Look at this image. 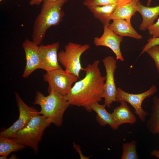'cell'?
<instances>
[{
	"mask_svg": "<svg viewBox=\"0 0 159 159\" xmlns=\"http://www.w3.org/2000/svg\"><path fill=\"white\" fill-rule=\"evenodd\" d=\"M59 47L58 42L39 46L41 61L40 69L47 72L61 67L59 64L58 59L57 52Z\"/></svg>",
	"mask_w": 159,
	"mask_h": 159,
	"instance_id": "12",
	"label": "cell"
},
{
	"mask_svg": "<svg viewBox=\"0 0 159 159\" xmlns=\"http://www.w3.org/2000/svg\"><path fill=\"white\" fill-rule=\"evenodd\" d=\"M151 155L159 159V150H153L151 153Z\"/></svg>",
	"mask_w": 159,
	"mask_h": 159,
	"instance_id": "29",
	"label": "cell"
},
{
	"mask_svg": "<svg viewBox=\"0 0 159 159\" xmlns=\"http://www.w3.org/2000/svg\"><path fill=\"white\" fill-rule=\"evenodd\" d=\"M90 48L88 44L82 45L70 42L65 45L64 50L58 53V61L66 71L80 78V72L83 69L80 62V57Z\"/></svg>",
	"mask_w": 159,
	"mask_h": 159,
	"instance_id": "5",
	"label": "cell"
},
{
	"mask_svg": "<svg viewBox=\"0 0 159 159\" xmlns=\"http://www.w3.org/2000/svg\"><path fill=\"white\" fill-rule=\"evenodd\" d=\"M152 0H148L147 4V6H149L150 5V3Z\"/></svg>",
	"mask_w": 159,
	"mask_h": 159,
	"instance_id": "32",
	"label": "cell"
},
{
	"mask_svg": "<svg viewBox=\"0 0 159 159\" xmlns=\"http://www.w3.org/2000/svg\"><path fill=\"white\" fill-rule=\"evenodd\" d=\"M44 81L48 84V92L56 91L66 96L70 92L72 85L79 78L62 67L46 72L43 75Z\"/></svg>",
	"mask_w": 159,
	"mask_h": 159,
	"instance_id": "6",
	"label": "cell"
},
{
	"mask_svg": "<svg viewBox=\"0 0 159 159\" xmlns=\"http://www.w3.org/2000/svg\"><path fill=\"white\" fill-rule=\"evenodd\" d=\"M108 27L117 35L121 37H129L140 39L142 36L139 34L131 25V22L125 19H115Z\"/></svg>",
	"mask_w": 159,
	"mask_h": 159,
	"instance_id": "13",
	"label": "cell"
},
{
	"mask_svg": "<svg viewBox=\"0 0 159 159\" xmlns=\"http://www.w3.org/2000/svg\"><path fill=\"white\" fill-rule=\"evenodd\" d=\"M137 11L140 14L143 18L139 29L141 31H145L154 23L155 20L159 16V5L150 7L143 5L140 3L139 5Z\"/></svg>",
	"mask_w": 159,
	"mask_h": 159,
	"instance_id": "15",
	"label": "cell"
},
{
	"mask_svg": "<svg viewBox=\"0 0 159 159\" xmlns=\"http://www.w3.org/2000/svg\"><path fill=\"white\" fill-rule=\"evenodd\" d=\"M117 6V3L106 5L88 7L95 17L98 19L103 25L108 26L111 16Z\"/></svg>",
	"mask_w": 159,
	"mask_h": 159,
	"instance_id": "18",
	"label": "cell"
},
{
	"mask_svg": "<svg viewBox=\"0 0 159 159\" xmlns=\"http://www.w3.org/2000/svg\"><path fill=\"white\" fill-rule=\"evenodd\" d=\"M157 45H159V37L150 38L148 40L147 43L144 47L140 55L146 52L151 47Z\"/></svg>",
	"mask_w": 159,
	"mask_h": 159,
	"instance_id": "25",
	"label": "cell"
},
{
	"mask_svg": "<svg viewBox=\"0 0 159 159\" xmlns=\"http://www.w3.org/2000/svg\"><path fill=\"white\" fill-rule=\"evenodd\" d=\"M147 29L152 38L159 37V18L155 23L149 26Z\"/></svg>",
	"mask_w": 159,
	"mask_h": 159,
	"instance_id": "24",
	"label": "cell"
},
{
	"mask_svg": "<svg viewBox=\"0 0 159 159\" xmlns=\"http://www.w3.org/2000/svg\"><path fill=\"white\" fill-rule=\"evenodd\" d=\"M103 29L102 35L100 37L94 38V44L97 46L109 48L115 55L116 60L124 61L120 49V44L123 41V37L115 34L107 25L104 26Z\"/></svg>",
	"mask_w": 159,
	"mask_h": 159,
	"instance_id": "11",
	"label": "cell"
},
{
	"mask_svg": "<svg viewBox=\"0 0 159 159\" xmlns=\"http://www.w3.org/2000/svg\"><path fill=\"white\" fill-rule=\"evenodd\" d=\"M118 6H122L126 5L133 0H115Z\"/></svg>",
	"mask_w": 159,
	"mask_h": 159,
	"instance_id": "27",
	"label": "cell"
},
{
	"mask_svg": "<svg viewBox=\"0 0 159 159\" xmlns=\"http://www.w3.org/2000/svg\"><path fill=\"white\" fill-rule=\"evenodd\" d=\"M157 87L153 85L147 91L138 94H133L126 92L120 88H117L116 99L119 102L122 100L129 103L134 109V113L136 114L143 122L145 121L147 116L149 114L144 111L142 105L144 100L153 95L157 92Z\"/></svg>",
	"mask_w": 159,
	"mask_h": 159,
	"instance_id": "8",
	"label": "cell"
},
{
	"mask_svg": "<svg viewBox=\"0 0 159 159\" xmlns=\"http://www.w3.org/2000/svg\"><path fill=\"white\" fill-rule=\"evenodd\" d=\"M152 58L159 73V45L151 47L146 52Z\"/></svg>",
	"mask_w": 159,
	"mask_h": 159,
	"instance_id": "23",
	"label": "cell"
},
{
	"mask_svg": "<svg viewBox=\"0 0 159 159\" xmlns=\"http://www.w3.org/2000/svg\"><path fill=\"white\" fill-rule=\"evenodd\" d=\"M121 159H138L139 156L137 151V142L133 140L124 143L122 146Z\"/></svg>",
	"mask_w": 159,
	"mask_h": 159,
	"instance_id": "21",
	"label": "cell"
},
{
	"mask_svg": "<svg viewBox=\"0 0 159 159\" xmlns=\"http://www.w3.org/2000/svg\"><path fill=\"white\" fill-rule=\"evenodd\" d=\"M25 146L17 143L14 139L0 136V155L6 156L11 153L23 149Z\"/></svg>",
	"mask_w": 159,
	"mask_h": 159,
	"instance_id": "20",
	"label": "cell"
},
{
	"mask_svg": "<svg viewBox=\"0 0 159 159\" xmlns=\"http://www.w3.org/2000/svg\"><path fill=\"white\" fill-rule=\"evenodd\" d=\"M10 159H15V158H17V157H16V155H12L11 156L10 158Z\"/></svg>",
	"mask_w": 159,
	"mask_h": 159,
	"instance_id": "31",
	"label": "cell"
},
{
	"mask_svg": "<svg viewBox=\"0 0 159 159\" xmlns=\"http://www.w3.org/2000/svg\"><path fill=\"white\" fill-rule=\"evenodd\" d=\"M45 0H30L29 4L31 6H38L41 3Z\"/></svg>",
	"mask_w": 159,
	"mask_h": 159,
	"instance_id": "28",
	"label": "cell"
},
{
	"mask_svg": "<svg viewBox=\"0 0 159 159\" xmlns=\"http://www.w3.org/2000/svg\"><path fill=\"white\" fill-rule=\"evenodd\" d=\"M102 62L106 72L103 97L104 104L108 107H110L113 102L117 101L116 97L117 88L114 79V73L117 67V62L114 57L111 56L105 57Z\"/></svg>",
	"mask_w": 159,
	"mask_h": 159,
	"instance_id": "9",
	"label": "cell"
},
{
	"mask_svg": "<svg viewBox=\"0 0 159 159\" xmlns=\"http://www.w3.org/2000/svg\"><path fill=\"white\" fill-rule=\"evenodd\" d=\"M15 95L19 112L18 119L9 127L1 132L0 136L14 139L18 131L26 127L34 117L39 114L34 107L27 105L17 93L15 92Z\"/></svg>",
	"mask_w": 159,
	"mask_h": 159,
	"instance_id": "7",
	"label": "cell"
},
{
	"mask_svg": "<svg viewBox=\"0 0 159 159\" xmlns=\"http://www.w3.org/2000/svg\"><path fill=\"white\" fill-rule=\"evenodd\" d=\"M140 3L139 0H133L124 5L117 6L111 16V19H125L131 22V19L137 11Z\"/></svg>",
	"mask_w": 159,
	"mask_h": 159,
	"instance_id": "16",
	"label": "cell"
},
{
	"mask_svg": "<svg viewBox=\"0 0 159 159\" xmlns=\"http://www.w3.org/2000/svg\"><path fill=\"white\" fill-rule=\"evenodd\" d=\"M22 47L26 57V63L22 77L26 78L34 71L40 69L41 61L39 46L32 41L26 39L23 42Z\"/></svg>",
	"mask_w": 159,
	"mask_h": 159,
	"instance_id": "10",
	"label": "cell"
},
{
	"mask_svg": "<svg viewBox=\"0 0 159 159\" xmlns=\"http://www.w3.org/2000/svg\"><path fill=\"white\" fill-rule=\"evenodd\" d=\"M49 93L48 95L45 96L40 91H37L33 104L40 106L39 114L47 117L56 126H60L64 114L70 105L65 96L56 91Z\"/></svg>",
	"mask_w": 159,
	"mask_h": 159,
	"instance_id": "3",
	"label": "cell"
},
{
	"mask_svg": "<svg viewBox=\"0 0 159 159\" xmlns=\"http://www.w3.org/2000/svg\"><path fill=\"white\" fill-rule=\"evenodd\" d=\"M51 123L47 117L38 114L26 127L16 132L14 139L18 143L30 147L37 154L38 144L44 130Z\"/></svg>",
	"mask_w": 159,
	"mask_h": 159,
	"instance_id": "4",
	"label": "cell"
},
{
	"mask_svg": "<svg viewBox=\"0 0 159 159\" xmlns=\"http://www.w3.org/2000/svg\"><path fill=\"white\" fill-rule=\"evenodd\" d=\"M68 0H45L43 1L40 12L34 24L32 41L39 46L48 29L59 24L64 14L62 7Z\"/></svg>",
	"mask_w": 159,
	"mask_h": 159,
	"instance_id": "2",
	"label": "cell"
},
{
	"mask_svg": "<svg viewBox=\"0 0 159 159\" xmlns=\"http://www.w3.org/2000/svg\"><path fill=\"white\" fill-rule=\"evenodd\" d=\"M153 102L152 112L146 125L152 134L159 135V98L156 96L154 97Z\"/></svg>",
	"mask_w": 159,
	"mask_h": 159,
	"instance_id": "19",
	"label": "cell"
},
{
	"mask_svg": "<svg viewBox=\"0 0 159 159\" xmlns=\"http://www.w3.org/2000/svg\"><path fill=\"white\" fill-rule=\"evenodd\" d=\"M99 64V60H96L83 68L85 77L75 82L69 93L65 96L70 105L82 107L90 112V105L101 101L104 97L106 77L102 75Z\"/></svg>",
	"mask_w": 159,
	"mask_h": 159,
	"instance_id": "1",
	"label": "cell"
},
{
	"mask_svg": "<svg viewBox=\"0 0 159 159\" xmlns=\"http://www.w3.org/2000/svg\"><path fill=\"white\" fill-rule=\"evenodd\" d=\"M106 106L104 104L100 105L96 102L92 104L90 107L92 110L97 114L96 119L100 125L104 126L108 125L113 130H117L118 127L115 124L111 113L106 109Z\"/></svg>",
	"mask_w": 159,
	"mask_h": 159,
	"instance_id": "17",
	"label": "cell"
},
{
	"mask_svg": "<svg viewBox=\"0 0 159 159\" xmlns=\"http://www.w3.org/2000/svg\"><path fill=\"white\" fill-rule=\"evenodd\" d=\"M0 159H7V156L4 155H1L0 156Z\"/></svg>",
	"mask_w": 159,
	"mask_h": 159,
	"instance_id": "30",
	"label": "cell"
},
{
	"mask_svg": "<svg viewBox=\"0 0 159 159\" xmlns=\"http://www.w3.org/2000/svg\"><path fill=\"white\" fill-rule=\"evenodd\" d=\"M3 0H0V1H2Z\"/></svg>",
	"mask_w": 159,
	"mask_h": 159,
	"instance_id": "33",
	"label": "cell"
},
{
	"mask_svg": "<svg viewBox=\"0 0 159 159\" xmlns=\"http://www.w3.org/2000/svg\"><path fill=\"white\" fill-rule=\"evenodd\" d=\"M119 106L114 109L111 114L116 125L119 127L124 123L133 124L137 121L136 117L131 112L126 102L122 100Z\"/></svg>",
	"mask_w": 159,
	"mask_h": 159,
	"instance_id": "14",
	"label": "cell"
},
{
	"mask_svg": "<svg viewBox=\"0 0 159 159\" xmlns=\"http://www.w3.org/2000/svg\"><path fill=\"white\" fill-rule=\"evenodd\" d=\"M73 146L74 148L79 153L81 159H88L91 157H87L84 156L82 154L80 147L78 145L76 144L75 143H74Z\"/></svg>",
	"mask_w": 159,
	"mask_h": 159,
	"instance_id": "26",
	"label": "cell"
},
{
	"mask_svg": "<svg viewBox=\"0 0 159 159\" xmlns=\"http://www.w3.org/2000/svg\"><path fill=\"white\" fill-rule=\"evenodd\" d=\"M116 3L115 0H85L83 4L87 7L112 4Z\"/></svg>",
	"mask_w": 159,
	"mask_h": 159,
	"instance_id": "22",
	"label": "cell"
}]
</instances>
